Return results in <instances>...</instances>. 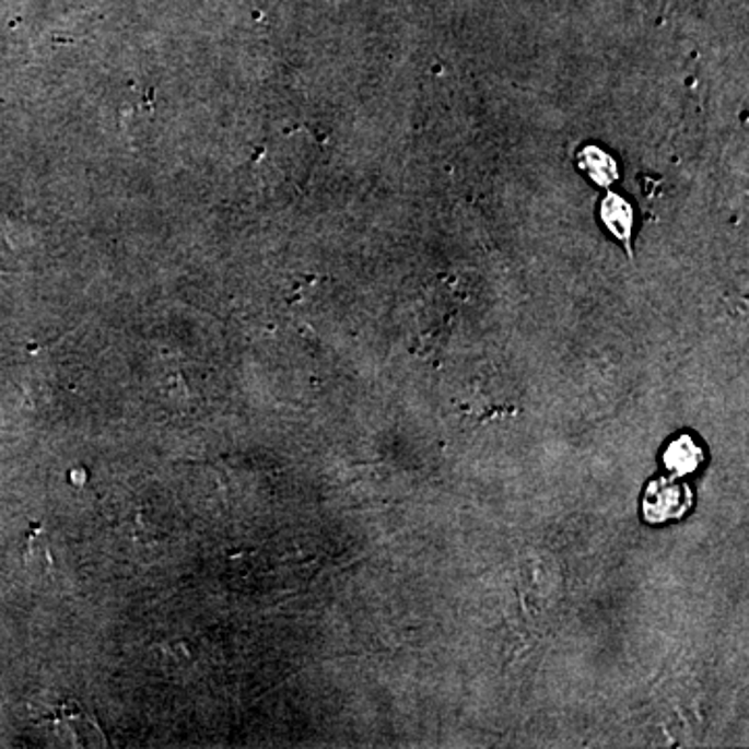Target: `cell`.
Segmentation results:
<instances>
[{
    "instance_id": "1",
    "label": "cell",
    "mask_w": 749,
    "mask_h": 749,
    "mask_svg": "<svg viewBox=\"0 0 749 749\" xmlns=\"http://www.w3.org/2000/svg\"><path fill=\"white\" fill-rule=\"evenodd\" d=\"M691 492L683 481L675 477H658L649 481L643 493V520L647 523H666L681 518L691 506Z\"/></svg>"
},
{
    "instance_id": "2",
    "label": "cell",
    "mask_w": 749,
    "mask_h": 749,
    "mask_svg": "<svg viewBox=\"0 0 749 749\" xmlns=\"http://www.w3.org/2000/svg\"><path fill=\"white\" fill-rule=\"evenodd\" d=\"M702 463H704V449L689 433L679 435L677 440L668 444V448L664 449V467L675 472L677 477L698 471Z\"/></svg>"
},
{
    "instance_id": "3",
    "label": "cell",
    "mask_w": 749,
    "mask_h": 749,
    "mask_svg": "<svg viewBox=\"0 0 749 749\" xmlns=\"http://www.w3.org/2000/svg\"><path fill=\"white\" fill-rule=\"evenodd\" d=\"M601 219L615 236L624 239V242L629 239L631 225H633V214H631V207L622 200L621 196H608L604 200Z\"/></svg>"
},
{
    "instance_id": "4",
    "label": "cell",
    "mask_w": 749,
    "mask_h": 749,
    "mask_svg": "<svg viewBox=\"0 0 749 749\" xmlns=\"http://www.w3.org/2000/svg\"><path fill=\"white\" fill-rule=\"evenodd\" d=\"M578 165L589 173V177L594 182H598L601 186H608L617 179V165L604 150L594 149V147L583 150Z\"/></svg>"
}]
</instances>
